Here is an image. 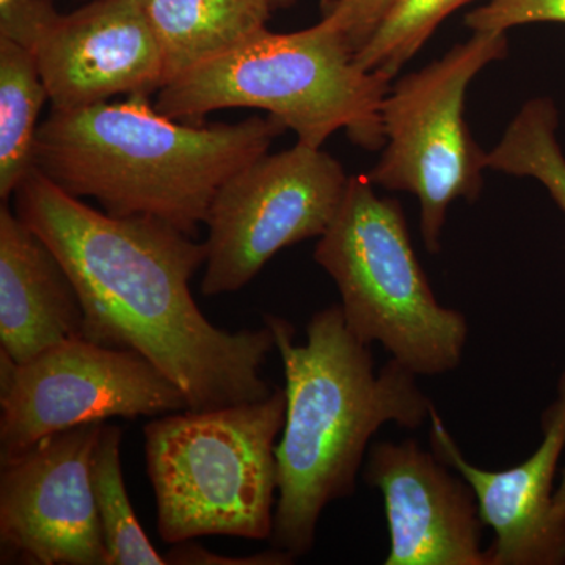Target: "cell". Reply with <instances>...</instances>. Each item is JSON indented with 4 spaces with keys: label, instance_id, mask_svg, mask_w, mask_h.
<instances>
[{
    "label": "cell",
    "instance_id": "obj_18",
    "mask_svg": "<svg viewBox=\"0 0 565 565\" xmlns=\"http://www.w3.org/2000/svg\"><path fill=\"white\" fill-rule=\"evenodd\" d=\"M559 114L552 98L523 104L492 151L487 169L534 178L565 214V154L557 140Z\"/></svg>",
    "mask_w": 565,
    "mask_h": 565
},
{
    "label": "cell",
    "instance_id": "obj_10",
    "mask_svg": "<svg viewBox=\"0 0 565 565\" xmlns=\"http://www.w3.org/2000/svg\"><path fill=\"white\" fill-rule=\"evenodd\" d=\"M104 423L51 435L0 471L3 559L33 565H107L92 486Z\"/></svg>",
    "mask_w": 565,
    "mask_h": 565
},
{
    "label": "cell",
    "instance_id": "obj_16",
    "mask_svg": "<svg viewBox=\"0 0 565 565\" xmlns=\"http://www.w3.org/2000/svg\"><path fill=\"white\" fill-rule=\"evenodd\" d=\"M50 99L35 55L0 36V199L14 195L35 169L39 117Z\"/></svg>",
    "mask_w": 565,
    "mask_h": 565
},
{
    "label": "cell",
    "instance_id": "obj_13",
    "mask_svg": "<svg viewBox=\"0 0 565 565\" xmlns=\"http://www.w3.org/2000/svg\"><path fill=\"white\" fill-rule=\"evenodd\" d=\"M429 422L433 451L467 479L482 522L492 527L489 565H564L565 509L557 505L553 487L565 449V370L557 399L542 418L544 440L530 459L509 470L468 462L435 407Z\"/></svg>",
    "mask_w": 565,
    "mask_h": 565
},
{
    "label": "cell",
    "instance_id": "obj_20",
    "mask_svg": "<svg viewBox=\"0 0 565 565\" xmlns=\"http://www.w3.org/2000/svg\"><path fill=\"white\" fill-rule=\"evenodd\" d=\"M534 22L565 24V0H489L465 17L473 32H508Z\"/></svg>",
    "mask_w": 565,
    "mask_h": 565
},
{
    "label": "cell",
    "instance_id": "obj_7",
    "mask_svg": "<svg viewBox=\"0 0 565 565\" xmlns=\"http://www.w3.org/2000/svg\"><path fill=\"white\" fill-rule=\"evenodd\" d=\"M505 32H473L444 57L407 74L382 104L384 151L366 174L375 188L414 193L427 252L438 253L449 207L475 202L484 185L487 152L465 121L468 85L508 55Z\"/></svg>",
    "mask_w": 565,
    "mask_h": 565
},
{
    "label": "cell",
    "instance_id": "obj_6",
    "mask_svg": "<svg viewBox=\"0 0 565 565\" xmlns=\"http://www.w3.org/2000/svg\"><path fill=\"white\" fill-rule=\"evenodd\" d=\"M374 188L366 174L349 177L315 262L337 285L345 326L356 340L381 344L416 375L451 373L462 362L467 319L438 302L416 258L403 207Z\"/></svg>",
    "mask_w": 565,
    "mask_h": 565
},
{
    "label": "cell",
    "instance_id": "obj_12",
    "mask_svg": "<svg viewBox=\"0 0 565 565\" xmlns=\"http://www.w3.org/2000/svg\"><path fill=\"white\" fill-rule=\"evenodd\" d=\"M451 470L414 438L371 446L363 476L384 497L385 565H489L478 500L467 479Z\"/></svg>",
    "mask_w": 565,
    "mask_h": 565
},
{
    "label": "cell",
    "instance_id": "obj_14",
    "mask_svg": "<svg viewBox=\"0 0 565 565\" xmlns=\"http://www.w3.org/2000/svg\"><path fill=\"white\" fill-rule=\"evenodd\" d=\"M84 308L68 273L43 239L0 206V351L18 364L82 337Z\"/></svg>",
    "mask_w": 565,
    "mask_h": 565
},
{
    "label": "cell",
    "instance_id": "obj_11",
    "mask_svg": "<svg viewBox=\"0 0 565 565\" xmlns=\"http://www.w3.org/2000/svg\"><path fill=\"white\" fill-rule=\"evenodd\" d=\"M31 51L52 109H81L163 87L161 47L139 0H92L73 13H55Z\"/></svg>",
    "mask_w": 565,
    "mask_h": 565
},
{
    "label": "cell",
    "instance_id": "obj_8",
    "mask_svg": "<svg viewBox=\"0 0 565 565\" xmlns=\"http://www.w3.org/2000/svg\"><path fill=\"white\" fill-rule=\"evenodd\" d=\"M0 462L51 435L104 423L191 411L143 355L74 338L18 364L0 351Z\"/></svg>",
    "mask_w": 565,
    "mask_h": 565
},
{
    "label": "cell",
    "instance_id": "obj_25",
    "mask_svg": "<svg viewBox=\"0 0 565 565\" xmlns=\"http://www.w3.org/2000/svg\"><path fill=\"white\" fill-rule=\"evenodd\" d=\"M139 2H145V0H139Z\"/></svg>",
    "mask_w": 565,
    "mask_h": 565
},
{
    "label": "cell",
    "instance_id": "obj_22",
    "mask_svg": "<svg viewBox=\"0 0 565 565\" xmlns=\"http://www.w3.org/2000/svg\"><path fill=\"white\" fill-rule=\"evenodd\" d=\"M55 13L51 0H0V36L31 50Z\"/></svg>",
    "mask_w": 565,
    "mask_h": 565
},
{
    "label": "cell",
    "instance_id": "obj_9",
    "mask_svg": "<svg viewBox=\"0 0 565 565\" xmlns=\"http://www.w3.org/2000/svg\"><path fill=\"white\" fill-rule=\"evenodd\" d=\"M348 182L329 152L299 141L234 173L204 222V296L237 292L282 248L321 237L340 211Z\"/></svg>",
    "mask_w": 565,
    "mask_h": 565
},
{
    "label": "cell",
    "instance_id": "obj_21",
    "mask_svg": "<svg viewBox=\"0 0 565 565\" xmlns=\"http://www.w3.org/2000/svg\"><path fill=\"white\" fill-rule=\"evenodd\" d=\"M394 2L396 0H323L322 21L343 33L356 54Z\"/></svg>",
    "mask_w": 565,
    "mask_h": 565
},
{
    "label": "cell",
    "instance_id": "obj_2",
    "mask_svg": "<svg viewBox=\"0 0 565 565\" xmlns=\"http://www.w3.org/2000/svg\"><path fill=\"white\" fill-rule=\"evenodd\" d=\"M285 370L286 416L277 445L278 500L270 542L299 559L311 552L323 509L351 498L374 434L385 424L418 429L434 404L416 374L353 337L341 305L323 308L294 341L286 319L267 315Z\"/></svg>",
    "mask_w": 565,
    "mask_h": 565
},
{
    "label": "cell",
    "instance_id": "obj_4",
    "mask_svg": "<svg viewBox=\"0 0 565 565\" xmlns=\"http://www.w3.org/2000/svg\"><path fill=\"white\" fill-rule=\"evenodd\" d=\"M390 81L363 70L343 33L319 21L291 33L262 32L163 85L156 110L178 121L211 111H269L299 143L322 148L344 131L366 150L384 148L382 104Z\"/></svg>",
    "mask_w": 565,
    "mask_h": 565
},
{
    "label": "cell",
    "instance_id": "obj_19",
    "mask_svg": "<svg viewBox=\"0 0 565 565\" xmlns=\"http://www.w3.org/2000/svg\"><path fill=\"white\" fill-rule=\"evenodd\" d=\"M470 2L473 0H396L356 52L355 62L392 81L449 14Z\"/></svg>",
    "mask_w": 565,
    "mask_h": 565
},
{
    "label": "cell",
    "instance_id": "obj_23",
    "mask_svg": "<svg viewBox=\"0 0 565 565\" xmlns=\"http://www.w3.org/2000/svg\"><path fill=\"white\" fill-rule=\"evenodd\" d=\"M163 557L170 565H288L296 561L275 546L250 556H225L212 553L193 541L172 545Z\"/></svg>",
    "mask_w": 565,
    "mask_h": 565
},
{
    "label": "cell",
    "instance_id": "obj_24",
    "mask_svg": "<svg viewBox=\"0 0 565 565\" xmlns=\"http://www.w3.org/2000/svg\"><path fill=\"white\" fill-rule=\"evenodd\" d=\"M274 9H289V7L296 6L299 0H270Z\"/></svg>",
    "mask_w": 565,
    "mask_h": 565
},
{
    "label": "cell",
    "instance_id": "obj_15",
    "mask_svg": "<svg viewBox=\"0 0 565 565\" xmlns=\"http://www.w3.org/2000/svg\"><path fill=\"white\" fill-rule=\"evenodd\" d=\"M163 61V85L266 29L270 0H145Z\"/></svg>",
    "mask_w": 565,
    "mask_h": 565
},
{
    "label": "cell",
    "instance_id": "obj_3",
    "mask_svg": "<svg viewBox=\"0 0 565 565\" xmlns=\"http://www.w3.org/2000/svg\"><path fill=\"white\" fill-rule=\"evenodd\" d=\"M285 131L273 115L180 122L136 93L122 103L52 109L36 136L35 169L107 214L147 215L195 237L222 185Z\"/></svg>",
    "mask_w": 565,
    "mask_h": 565
},
{
    "label": "cell",
    "instance_id": "obj_17",
    "mask_svg": "<svg viewBox=\"0 0 565 565\" xmlns=\"http://www.w3.org/2000/svg\"><path fill=\"white\" fill-rule=\"evenodd\" d=\"M120 427L104 423L92 459V486L102 522L107 565H166L141 530L121 470Z\"/></svg>",
    "mask_w": 565,
    "mask_h": 565
},
{
    "label": "cell",
    "instance_id": "obj_1",
    "mask_svg": "<svg viewBox=\"0 0 565 565\" xmlns=\"http://www.w3.org/2000/svg\"><path fill=\"white\" fill-rule=\"evenodd\" d=\"M18 217L61 259L84 308L82 338L150 360L191 411L266 399L262 371L277 349L270 327L228 332L193 300L206 245L147 215L107 214L33 169L14 192Z\"/></svg>",
    "mask_w": 565,
    "mask_h": 565
},
{
    "label": "cell",
    "instance_id": "obj_5",
    "mask_svg": "<svg viewBox=\"0 0 565 565\" xmlns=\"http://www.w3.org/2000/svg\"><path fill=\"white\" fill-rule=\"evenodd\" d=\"M281 386L266 399L158 416L143 427L145 457L166 544L203 535L266 541L278 500Z\"/></svg>",
    "mask_w": 565,
    "mask_h": 565
}]
</instances>
